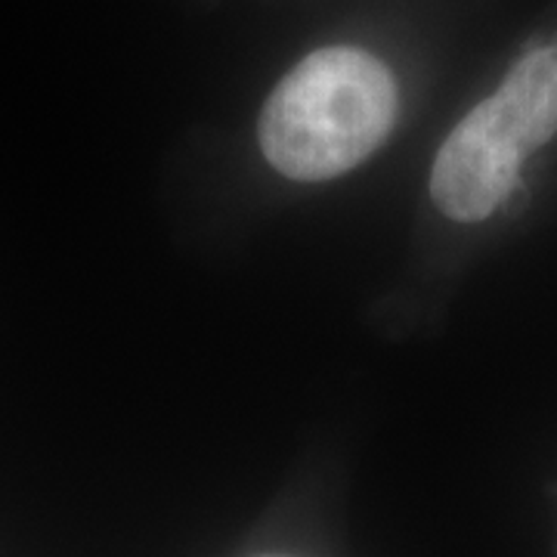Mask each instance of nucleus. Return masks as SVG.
Segmentation results:
<instances>
[{
  "mask_svg": "<svg viewBox=\"0 0 557 557\" xmlns=\"http://www.w3.org/2000/svg\"><path fill=\"white\" fill-rule=\"evenodd\" d=\"M397 112V81L384 62L357 47H322L270 94L260 149L282 177H341L387 139Z\"/></svg>",
  "mask_w": 557,
  "mask_h": 557,
  "instance_id": "1",
  "label": "nucleus"
},
{
  "mask_svg": "<svg viewBox=\"0 0 557 557\" xmlns=\"http://www.w3.org/2000/svg\"><path fill=\"white\" fill-rule=\"evenodd\" d=\"M523 159V149L498 121L493 102L483 100L440 146L431 171V199L449 220L480 223L515 193Z\"/></svg>",
  "mask_w": 557,
  "mask_h": 557,
  "instance_id": "2",
  "label": "nucleus"
},
{
  "mask_svg": "<svg viewBox=\"0 0 557 557\" xmlns=\"http://www.w3.org/2000/svg\"><path fill=\"white\" fill-rule=\"evenodd\" d=\"M486 100L523 156L545 146L557 134V38L523 53Z\"/></svg>",
  "mask_w": 557,
  "mask_h": 557,
  "instance_id": "3",
  "label": "nucleus"
}]
</instances>
